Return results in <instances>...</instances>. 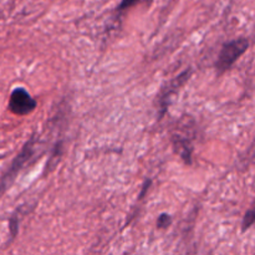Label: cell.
Here are the masks:
<instances>
[{
    "label": "cell",
    "mask_w": 255,
    "mask_h": 255,
    "mask_svg": "<svg viewBox=\"0 0 255 255\" xmlns=\"http://www.w3.org/2000/svg\"><path fill=\"white\" fill-rule=\"evenodd\" d=\"M249 49V40L247 37H238L236 40L226 42L219 51L216 61V69L218 74L228 71L234 62Z\"/></svg>",
    "instance_id": "obj_1"
},
{
    "label": "cell",
    "mask_w": 255,
    "mask_h": 255,
    "mask_svg": "<svg viewBox=\"0 0 255 255\" xmlns=\"http://www.w3.org/2000/svg\"><path fill=\"white\" fill-rule=\"evenodd\" d=\"M35 153V144H34V138L30 139L27 143H25L24 148L21 149L19 154L15 157V159L12 161V163L10 164L9 169L4 173L1 181H0V197L4 194V192H6L10 188L12 183H14L15 178L17 177L19 172L21 171L24 164L34 156Z\"/></svg>",
    "instance_id": "obj_2"
},
{
    "label": "cell",
    "mask_w": 255,
    "mask_h": 255,
    "mask_svg": "<svg viewBox=\"0 0 255 255\" xmlns=\"http://www.w3.org/2000/svg\"><path fill=\"white\" fill-rule=\"evenodd\" d=\"M36 109V101L24 87H16L10 95L9 110L16 116H26Z\"/></svg>",
    "instance_id": "obj_3"
},
{
    "label": "cell",
    "mask_w": 255,
    "mask_h": 255,
    "mask_svg": "<svg viewBox=\"0 0 255 255\" xmlns=\"http://www.w3.org/2000/svg\"><path fill=\"white\" fill-rule=\"evenodd\" d=\"M255 219V212L254 208H251L246 214H244L243 222H242V232H247L254 223Z\"/></svg>",
    "instance_id": "obj_4"
},
{
    "label": "cell",
    "mask_w": 255,
    "mask_h": 255,
    "mask_svg": "<svg viewBox=\"0 0 255 255\" xmlns=\"http://www.w3.org/2000/svg\"><path fill=\"white\" fill-rule=\"evenodd\" d=\"M172 224V217L167 213H162L157 219V228L166 229Z\"/></svg>",
    "instance_id": "obj_5"
},
{
    "label": "cell",
    "mask_w": 255,
    "mask_h": 255,
    "mask_svg": "<svg viewBox=\"0 0 255 255\" xmlns=\"http://www.w3.org/2000/svg\"><path fill=\"white\" fill-rule=\"evenodd\" d=\"M141 1H143V0H122V1L120 2L119 9L117 10H120V11H122V10H127L128 7L133 6V5L138 4V2Z\"/></svg>",
    "instance_id": "obj_6"
}]
</instances>
